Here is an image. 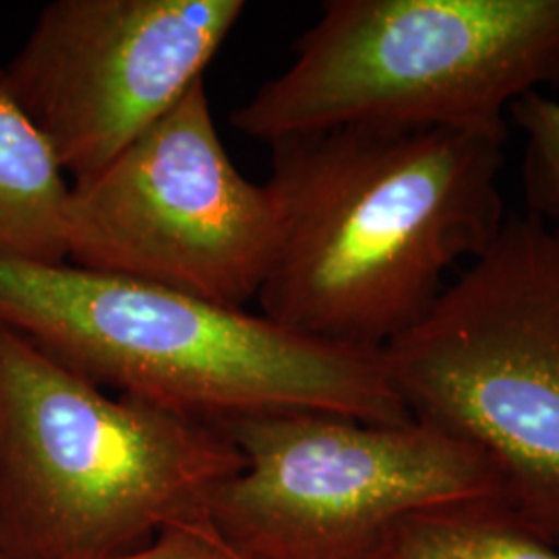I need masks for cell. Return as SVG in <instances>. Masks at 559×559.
Here are the masks:
<instances>
[{"label": "cell", "instance_id": "obj_1", "mask_svg": "<svg viewBox=\"0 0 559 559\" xmlns=\"http://www.w3.org/2000/svg\"><path fill=\"white\" fill-rule=\"evenodd\" d=\"M503 138L350 127L272 143L278 237L261 316L302 336L385 348L419 323L445 274L508 218Z\"/></svg>", "mask_w": 559, "mask_h": 559}, {"label": "cell", "instance_id": "obj_2", "mask_svg": "<svg viewBox=\"0 0 559 559\" xmlns=\"http://www.w3.org/2000/svg\"><path fill=\"white\" fill-rule=\"evenodd\" d=\"M0 321L104 390L212 425L280 413L413 420L383 348L69 263L0 258Z\"/></svg>", "mask_w": 559, "mask_h": 559}, {"label": "cell", "instance_id": "obj_3", "mask_svg": "<svg viewBox=\"0 0 559 559\" xmlns=\"http://www.w3.org/2000/svg\"><path fill=\"white\" fill-rule=\"evenodd\" d=\"M242 464L218 425L108 394L0 321V559L131 551Z\"/></svg>", "mask_w": 559, "mask_h": 559}, {"label": "cell", "instance_id": "obj_4", "mask_svg": "<svg viewBox=\"0 0 559 559\" xmlns=\"http://www.w3.org/2000/svg\"><path fill=\"white\" fill-rule=\"evenodd\" d=\"M554 85L559 0H330L233 124L267 145L350 127L508 140L510 106Z\"/></svg>", "mask_w": 559, "mask_h": 559}, {"label": "cell", "instance_id": "obj_5", "mask_svg": "<svg viewBox=\"0 0 559 559\" xmlns=\"http://www.w3.org/2000/svg\"><path fill=\"white\" fill-rule=\"evenodd\" d=\"M413 420L477 450L501 508L559 549V226L512 214L383 348Z\"/></svg>", "mask_w": 559, "mask_h": 559}, {"label": "cell", "instance_id": "obj_6", "mask_svg": "<svg viewBox=\"0 0 559 559\" xmlns=\"http://www.w3.org/2000/svg\"><path fill=\"white\" fill-rule=\"evenodd\" d=\"M245 460L210 519L249 559H373L402 520L500 501L489 462L417 420L280 413L218 425Z\"/></svg>", "mask_w": 559, "mask_h": 559}, {"label": "cell", "instance_id": "obj_7", "mask_svg": "<svg viewBox=\"0 0 559 559\" xmlns=\"http://www.w3.org/2000/svg\"><path fill=\"white\" fill-rule=\"evenodd\" d=\"M276 237L274 195L230 160L205 80L69 189V265L228 307L258 299Z\"/></svg>", "mask_w": 559, "mask_h": 559}, {"label": "cell", "instance_id": "obj_8", "mask_svg": "<svg viewBox=\"0 0 559 559\" xmlns=\"http://www.w3.org/2000/svg\"><path fill=\"white\" fill-rule=\"evenodd\" d=\"M245 0H55L0 85L64 175L98 173L203 80Z\"/></svg>", "mask_w": 559, "mask_h": 559}, {"label": "cell", "instance_id": "obj_9", "mask_svg": "<svg viewBox=\"0 0 559 559\" xmlns=\"http://www.w3.org/2000/svg\"><path fill=\"white\" fill-rule=\"evenodd\" d=\"M69 189L52 147L0 85V258L67 263Z\"/></svg>", "mask_w": 559, "mask_h": 559}, {"label": "cell", "instance_id": "obj_10", "mask_svg": "<svg viewBox=\"0 0 559 559\" xmlns=\"http://www.w3.org/2000/svg\"><path fill=\"white\" fill-rule=\"evenodd\" d=\"M373 559H559L498 501L440 506L402 520Z\"/></svg>", "mask_w": 559, "mask_h": 559}, {"label": "cell", "instance_id": "obj_11", "mask_svg": "<svg viewBox=\"0 0 559 559\" xmlns=\"http://www.w3.org/2000/svg\"><path fill=\"white\" fill-rule=\"evenodd\" d=\"M508 122L524 135L522 189L528 216L559 226V102L533 92L514 102Z\"/></svg>", "mask_w": 559, "mask_h": 559}, {"label": "cell", "instance_id": "obj_12", "mask_svg": "<svg viewBox=\"0 0 559 559\" xmlns=\"http://www.w3.org/2000/svg\"><path fill=\"white\" fill-rule=\"evenodd\" d=\"M102 559H249L226 539L210 514L166 526L140 547Z\"/></svg>", "mask_w": 559, "mask_h": 559}]
</instances>
